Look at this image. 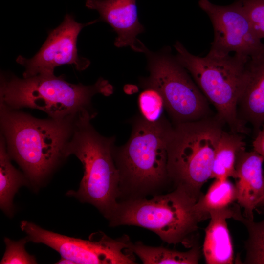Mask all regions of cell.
<instances>
[{"mask_svg": "<svg viewBox=\"0 0 264 264\" xmlns=\"http://www.w3.org/2000/svg\"><path fill=\"white\" fill-rule=\"evenodd\" d=\"M80 117L40 119L0 106L1 135L8 153L32 186L41 185L67 157L66 146Z\"/></svg>", "mask_w": 264, "mask_h": 264, "instance_id": "cell-1", "label": "cell"}, {"mask_svg": "<svg viewBox=\"0 0 264 264\" xmlns=\"http://www.w3.org/2000/svg\"><path fill=\"white\" fill-rule=\"evenodd\" d=\"M113 92L108 81L99 78L92 85L70 83L63 76L40 74L20 78L1 75L0 106L13 110L26 108L38 109L49 118L96 115L92 107V97L96 94L109 96Z\"/></svg>", "mask_w": 264, "mask_h": 264, "instance_id": "cell-2", "label": "cell"}, {"mask_svg": "<svg viewBox=\"0 0 264 264\" xmlns=\"http://www.w3.org/2000/svg\"><path fill=\"white\" fill-rule=\"evenodd\" d=\"M170 127L163 118L152 123L138 117L133 121L127 142L114 147L113 156L120 176L119 199L160 194L170 182L167 139Z\"/></svg>", "mask_w": 264, "mask_h": 264, "instance_id": "cell-3", "label": "cell"}, {"mask_svg": "<svg viewBox=\"0 0 264 264\" xmlns=\"http://www.w3.org/2000/svg\"><path fill=\"white\" fill-rule=\"evenodd\" d=\"M89 117L77 121L66 148L67 157L75 155L82 162L84 175L76 191L66 195L93 205L108 220L119 202L120 176L113 151L115 137L100 135Z\"/></svg>", "mask_w": 264, "mask_h": 264, "instance_id": "cell-4", "label": "cell"}, {"mask_svg": "<svg viewBox=\"0 0 264 264\" xmlns=\"http://www.w3.org/2000/svg\"><path fill=\"white\" fill-rule=\"evenodd\" d=\"M197 200L184 189L176 187L168 193L119 201L108 220L109 225H133L157 234L168 244L181 243L191 247L194 235L201 221L210 215L199 211Z\"/></svg>", "mask_w": 264, "mask_h": 264, "instance_id": "cell-5", "label": "cell"}, {"mask_svg": "<svg viewBox=\"0 0 264 264\" xmlns=\"http://www.w3.org/2000/svg\"><path fill=\"white\" fill-rule=\"evenodd\" d=\"M224 124L215 115L171 126L167 139V171L175 188L198 200L211 178L215 150Z\"/></svg>", "mask_w": 264, "mask_h": 264, "instance_id": "cell-6", "label": "cell"}, {"mask_svg": "<svg viewBox=\"0 0 264 264\" xmlns=\"http://www.w3.org/2000/svg\"><path fill=\"white\" fill-rule=\"evenodd\" d=\"M174 47L175 58L188 71L199 89L216 110V115L230 132L242 134L248 128L239 120L237 104L249 57L234 54L204 57L190 53L179 42Z\"/></svg>", "mask_w": 264, "mask_h": 264, "instance_id": "cell-7", "label": "cell"}, {"mask_svg": "<svg viewBox=\"0 0 264 264\" xmlns=\"http://www.w3.org/2000/svg\"><path fill=\"white\" fill-rule=\"evenodd\" d=\"M143 53L150 74L141 80V85L154 88L161 93L165 109L175 124L212 116L210 103L170 48L154 52L146 46Z\"/></svg>", "mask_w": 264, "mask_h": 264, "instance_id": "cell-8", "label": "cell"}, {"mask_svg": "<svg viewBox=\"0 0 264 264\" xmlns=\"http://www.w3.org/2000/svg\"><path fill=\"white\" fill-rule=\"evenodd\" d=\"M20 227L28 242L46 245L74 264H136L128 249L131 240L127 235L113 239L99 231L83 240L47 230L26 220L21 222Z\"/></svg>", "mask_w": 264, "mask_h": 264, "instance_id": "cell-9", "label": "cell"}, {"mask_svg": "<svg viewBox=\"0 0 264 264\" xmlns=\"http://www.w3.org/2000/svg\"><path fill=\"white\" fill-rule=\"evenodd\" d=\"M198 5L213 27L214 39L209 52L223 56L234 52L251 57L264 49V44L253 30L240 0L225 6L199 0Z\"/></svg>", "mask_w": 264, "mask_h": 264, "instance_id": "cell-10", "label": "cell"}, {"mask_svg": "<svg viewBox=\"0 0 264 264\" xmlns=\"http://www.w3.org/2000/svg\"><path fill=\"white\" fill-rule=\"evenodd\" d=\"M99 19L87 23L75 21L73 16L66 14L62 23L51 31L37 53L32 58L19 55L16 62L25 67L23 78L40 74H54L56 67L64 65H74L76 69H87L90 61L78 56L77 48L78 36L83 27L95 23Z\"/></svg>", "mask_w": 264, "mask_h": 264, "instance_id": "cell-11", "label": "cell"}, {"mask_svg": "<svg viewBox=\"0 0 264 264\" xmlns=\"http://www.w3.org/2000/svg\"><path fill=\"white\" fill-rule=\"evenodd\" d=\"M85 6L96 10L99 21L107 22L117 33L116 47L129 46L143 53L146 46L137 36L145 28L138 20L136 0H86Z\"/></svg>", "mask_w": 264, "mask_h": 264, "instance_id": "cell-12", "label": "cell"}, {"mask_svg": "<svg viewBox=\"0 0 264 264\" xmlns=\"http://www.w3.org/2000/svg\"><path fill=\"white\" fill-rule=\"evenodd\" d=\"M237 112L240 121L250 125L256 135L264 124V49L246 64Z\"/></svg>", "mask_w": 264, "mask_h": 264, "instance_id": "cell-13", "label": "cell"}, {"mask_svg": "<svg viewBox=\"0 0 264 264\" xmlns=\"http://www.w3.org/2000/svg\"><path fill=\"white\" fill-rule=\"evenodd\" d=\"M264 158L253 150H241L236 164L235 187L237 203L244 216L254 219L253 211L264 199Z\"/></svg>", "mask_w": 264, "mask_h": 264, "instance_id": "cell-14", "label": "cell"}, {"mask_svg": "<svg viewBox=\"0 0 264 264\" xmlns=\"http://www.w3.org/2000/svg\"><path fill=\"white\" fill-rule=\"evenodd\" d=\"M241 212L237 203L209 212L210 221L205 230L202 252L207 264H232L234 250L227 220L235 219Z\"/></svg>", "mask_w": 264, "mask_h": 264, "instance_id": "cell-15", "label": "cell"}, {"mask_svg": "<svg viewBox=\"0 0 264 264\" xmlns=\"http://www.w3.org/2000/svg\"><path fill=\"white\" fill-rule=\"evenodd\" d=\"M245 149L242 134L223 130L215 150L210 179L234 178L238 154Z\"/></svg>", "mask_w": 264, "mask_h": 264, "instance_id": "cell-16", "label": "cell"}, {"mask_svg": "<svg viewBox=\"0 0 264 264\" xmlns=\"http://www.w3.org/2000/svg\"><path fill=\"white\" fill-rule=\"evenodd\" d=\"M129 250L144 264H197L201 258V250L195 243L189 250L179 251L162 246H151L138 241H130Z\"/></svg>", "mask_w": 264, "mask_h": 264, "instance_id": "cell-17", "label": "cell"}, {"mask_svg": "<svg viewBox=\"0 0 264 264\" xmlns=\"http://www.w3.org/2000/svg\"><path fill=\"white\" fill-rule=\"evenodd\" d=\"M3 136L0 140V207L7 216L14 212L13 198L20 188L30 185L25 175L15 168Z\"/></svg>", "mask_w": 264, "mask_h": 264, "instance_id": "cell-18", "label": "cell"}, {"mask_svg": "<svg viewBox=\"0 0 264 264\" xmlns=\"http://www.w3.org/2000/svg\"><path fill=\"white\" fill-rule=\"evenodd\" d=\"M237 199L235 185L229 178L215 179L206 194L199 197L196 206L199 211L209 215L211 211L232 206Z\"/></svg>", "mask_w": 264, "mask_h": 264, "instance_id": "cell-19", "label": "cell"}, {"mask_svg": "<svg viewBox=\"0 0 264 264\" xmlns=\"http://www.w3.org/2000/svg\"><path fill=\"white\" fill-rule=\"evenodd\" d=\"M236 220L246 227L248 237L245 242V257L243 264H264V219L255 221L240 214Z\"/></svg>", "mask_w": 264, "mask_h": 264, "instance_id": "cell-20", "label": "cell"}, {"mask_svg": "<svg viewBox=\"0 0 264 264\" xmlns=\"http://www.w3.org/2000/svg\"><path fill=\"white\" fill-rule=\"evenodd\" d=\"M138 98L141 116L145 120L154 123L161 119L165 109L164 99L161 93L152 87L144 88Z\"/></svg>", "mask_w": 264, "mask_h": 264, "instance_id": "cell-21", "label": "cell"}, {"mask_svg": "<svg viewBox=\"0 0 264 264\" xmlns=\"http://www.w3.org/2000/svg\"><path fill=\"white\" fill-rule=\"evenodd\" d=\"M5 250L0 264H35L38 263L35 257L29 254L25 245L29 242L26 237L18 241L5 237Z\"/></svg>", "mask_w": 264, "mask_h": 264, "instance_id": "cell-22", "label": "cell"}, {"mask_svg": "<svg viewBox=\"0 0 264 264\" xmlns=\"http://www.w3.org/2000/svg\"><path fill=\"white\" fill-rule=\"evenodd\" d=\"M253 30L264 39V0H240Z\"/></svg>", "mask_w": 264, "mask_h": 264, "instance_id": "cell-23", "label": "cell"}, {"mask_svg": "<svg viewBox=\"0 0 264 264\" xmlns=\"http://www.w3.org/2000/svg\"><path fill=\"white\" fill-rule=\"evenodd\" d=\"M253 147L254 151L264 158V124L255 135Z\"/></svg>", "mask_w": 264, "mask_h": 264, "instance_id": "cell-24", "label": "cell"}, {"mask_svg": "<svg viewBox=\"0 0 264 264\" xmlns=\"http://www.w3.org/2000/svg\"><path fill=\"white\" fill-rule=\"evenodd\" d=\"M55 264H74V263L71 260L61 257V259L57 261Z\"/></svg>", "mask_w": 264, "mask_h": 264, "instance_id": "cell-25", "label": "cell"}, {"mask_svg": "<svg viewBox=\"0 0 264 264\" xmlns=\"http://www.w3.org/2000/svg\"><path fill=\"white\" fill-rule=\"evenodd\" d=\"M261 206H264V199L263 201V202H262Z\"/></svg>", "mask_w": 264, "mask_h": 264, "instance_id": "cell-26", "label": "cell"}]
</instances>
